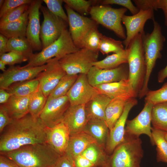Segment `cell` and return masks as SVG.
<instances>
[{
    "instance_id": "obj_40",
    "label": "cell",
    "mask_w": 167,
    "mask_h": 167,
    "mask_svg": "<svg viewBox=\"0 0 167 167\" xmlns=\"http://www.w3.org/2000/svg\"><path fill=\"white\" fill-rule=\"evenodd\" d=\"M133 1L139 10L160 9L163 11L167 10V0H134Z\"/></svg>"
},
{
    "instance_id": "obj_18",
    "label": "cell",
    "mask_w": 167,
    "mask_h": 167,
    "mask_svg": "<svg viewBox=\"0 0 167 167\" xmlns=\"http://www.w3.org/2000/svg\"><path fill=\"white\" fill-rule=\"evenodd\" d=\"M42 0H33L28 9V21L27 26L26 38L33 49L42 50L40 39L41 26L40 22V9Z\"/></svg>"
},
{
    "instance_id": "obj_48",
    "label": "cell",
    "mask_w": 167,
    "mask_h": 167,
    "mask_svg": "<svg viewBox=\"0 0 167 167\" xmlns=\"http://www.w3.org/2000/svg\"><path fill=\"white\" fill-rule=\"evenodd\" d=\"M54 167H75L72 158L65 153L62 155Z\"/></svg>"
},
{
    "instance_id": "obj_12",
    "label": "cell",
    "mask_w": 167,
    "mask_h": 167,
    "mask_svg": "<svg viewBox=\"0 0 167 167\" xmlns=\"http://www.w3.org/2000/svg\"><path fill=\"white\" fill-rule=\"evenodd\" d=\"M47 66L46 64L31 67L10 66L0 75V89L6 90L14 83L36 78Z\"/></svg>"
},
{
    "instance_id": "obj_21",
    "label": "cell",
    "mask_w": 167,
    "mask_h": 167,
    "mask_svg": "<svg viewBox=\"0 0 167 167\" xmlns=\"http://www.w3.org/2000/svg\"><path fill=\"white\" fill-rule=\"evenodd\" d=\"M85 105H70L64 114L62 122L68 128L70 135L84 130L88 121Z\"/></svg>"
},
{
    "instance_id": "obj_43",
    "label": "cell",
    "mask_w": 167,
    "mask_h": 167,
    "mask_svg": "<svg viewBox=\"0 0 167 167\" xmlns=\"http://www.w3.org/2000/svg\"><path fill=\"white\" fill-rule=\"evenodd\" d=\"M47 6L48 10L54 15L60 17L68 24V19L67 14L64 11L62 0H43Z\"/></svg>"
},
{
    "instance_id": "obj_10",
    "label": "cell",
    "mask_w": 167,
    "mask_h": 167,
    "mask_svg": "<svg viewBox=\"0 0 167 167\" xmlns=\"http://www.w3.org/2000/svg\"><path fill=\"white\" fill-rule=\"evenodd\" d=\"M153 105L145 102L144 107L139 114L131 120L126 121L124 138H138L142 134L149 137L152 144L154 146L152 136L151 112Z\"/></svg>"
},
{
    "instance_id": "obj_3",
    "label": "cell",
    "mask_w": 167,
    "mask_h": 167,
    "mask_svg": "<svg viewBox=\"0 0 167 167\" xmlns=\"http://www.w3.org/2000/svg\"><path fill=\"white\" fill-rule=\"evenodd\" d=\"M153 29L151 33L142 35L143 47L146 66V71L143 86L138 96L141 99L149 91L148 84L150 76L156 60L162 57V50L165 38L162 34L161 28L159 23L153 21Z\"/></svg>"
},
{
    "instance_id": "obj_45",
    "label": "cell",
    "mask_w": 167,
    "mask_h": 167,
    "mask_svg": "<svg viewBox=\"0 0 167 167\" xmlns=\"http://www.w3.org/2000/svg\"><path fill=\"white\" fill-rule=\"evenodd\" d=\"M31 0H5L0 8V18L2 17L13 9L24 4H30L32 1Z\"/></svg>"
},
{
    "instance_id": "obj_47",
    "label": "cell",
    "mask_w": 167,
    "mask_h": 167,
    "mask_svg": "<svg viewBox=\"0 0 167 167\" xmlns=\"http://www.w3.org/2000/svg\"><path fill=\"white\" fill-rule=\"evenodd\" d=\"M12 119L11 118L3 106H0V133L11 122Z\"/></svg>"
},
{
    "instance_id": "obj_19",
    "label": "cell",
    "mask_w": 167,
    "mask_h": 167,
    "mask_svg": "<svg viewBox=\"0 0 167 167\" xmlns=\"http://www.w3.org/2000/svg\"><path fill=\"white\" fill-rule=\"evenodd\" d=\"M98 92L89 83L87 75L80 74L66 96L70 105H85Z\"/></svg>"
},
{
    "instance_id": "obj_5",
    "label": "cell",
    "mask_w": 167,
    "mask_h": 167,
    "mask_svg": "<svg viewBox=\"0 0 167 167\" xmlns=\"http://www.w3.org/2000/svg\"><path fill=\"white\" fill-rule=\"evenodd\" d=\"M127 48L129 51L128 79L138 96L142 88L146 71L141 34L139 33L135 36L130 42Z\"/></svg>"
},
{
    "instance_id": "obj_13",
    "label": "cell",
    "mask_w": 167,
    "mask_h": 167,
    "mask_svg": "<svg viewBox=\"0 0 167 167\" xmlns=\"http://www.w3.org/2000/svg\"><path fill=\"white\" fill-rule=\"evenodd\" d=\"M70 104L67 96L47 99L39 118L45 126L52 127L62 122Z\"/></svg>"
},
{
    "instance_id": "obj_23",
    "label": "cell",
    "mask_w": 167,
    "mask_h": 167,
    "mask_svg": "<svg viewBox=\"0 0 167 167\" xmlns=\"http://www.w3.org/2000/svg\"><path fill=\"white\" fill-rule=\"evenodd\" d=\"M96 140L84 131L70 135L66 153L74 160Z\"/></svg>"
},
{
    "instance_id": "obj_15",
    "label": "cell",
    "mask_w": 167,
    "mask_h": 167,
    "mask_svg": "<svg viewBox=\"0 0 167 167\" xmlns=\"http://www.w3.org/2000/svg\"><path fill=\"white\" fill-rule=\"evenodd\" d=\"M46 64V68L36 78L39 81L40 89L48 98L60 80L66 74L59 60L56 58L49 60Z\"/></svg>"
},
{
    "instance_id": "obj_22",
    "label": "cell",
    "mask_w": 167,
    "mask_h": 167,
    "mask_svg": "<svg viewBox=\"0 0 167 167\" xmlns=\"http://www.w3.org/2000/svg\"><path fill=\"white\" fill-rule=\"evenodd\" d=\"M94 87L98 92L106 95L112 99L119 97L136 98L138 96L128 79L100 84Z\"/></svg>"
},
{
    "instance_id": "obj_49",
    "label": "cell",
    "mask_w": 167,
    "mask_h": 167,
    "mask_svg": "<svg viewBox=\"0 0 167 167\" xmlns=\"http://www.w3.org/2000/svg\"><path fill=\"white\" fill-rule=\"evenodd\" d=\"M73 160L75 167H95L91 161L81 154L76 156Z\"/></svg>"
},
{
    "instance_id": "obj_37",
    "label": "cell",
    "mask_w": 167,
    "mask_h": 167,
    "mask_svg": "<svg viewBox=\"0 0 167 167\" xmlns=\"http://www.w3.org/2000/svg\"><path fill=\"white\" fill-rule=\"evenodd\" d=\"M125 49L122 41L101 35L98 49L103 54L116 53Z\"/></svg>"
},
{
    "instance_id": "obj_30",
    "label": "cell",
    "mask_w": 167,
    "mask_h": 167,
    "mask_svg": "<svg viewBox=\"0 0 167 167\" xmlns=\"http://www.w3.org/2000/svg\"><path fill=\"white\" fill-rule=\"evenodd\" d=\"M81 154L88 159L95 167H103L109 156L105 148L97 142L90 144Z\"/></svg>"
},
{
    "instance_id": "obj_28",
    "label": "cell",
    "mask_w": 167,
    "mask_h": 167,
    "mask_svg": "<svg viewBox=\"0 0 167 167\" xmlns=\"http://www.w3.org/2000/svg\"><path fill=\"white\" fill-rule=\"evenodd\" d=\"M131 98L126 97H116L112 99L107 105L104 120L109 131L122 114L126 103Z\"/></svg>"
},
{
    "instance_id": "obj_27",
    "label": "cell",
    "mask_w": 167,
    "mask_h": 167,
    "mask_svg": "<svg viewBox=\"0 0 167 167\" xmlns=\"http://www.w3.org/2000/svg\"><path fill=\"white\" fill-rule=\"evenodd\" d=\"M28 15V10L19 19L0 26V33L8 39L26 37Z\"/></svg>"
},
{
    "instance_id": "obj_1",
    "label": "cell",
    "mask_w": 167,
    "mask_h": 167,
    "mask_svg": "<svg viewBox=\"0 0 167 167\" xmlns=\"http://www.w3.org/2000/svg\"><path fill=\"white\" fill-rule=\"evenodd\" d=\"M45 127L39 118H34L29 113L12 119L0 133V154L25 145L45 143Z\"/></svg>"
},
{
    "instance_id": "obj_6",
    "label": "cell",
    "mask_w": 167,
    "mask_h": 167,
    "mask_svg": "<svg viewBox=\"0 0 167 167\" xmlns=\"http://www.w3.org/2000/svg\"><path fill=\"white\" fill-rule=\"evenodd\" d=\"M79 49L75 44L69 31L66 29L62 31L57 40L39 52L34 54L24 66L31 67L42 66L52 58H56L59 60Z\"/></svg>"
},
{
    "instance_id": "obj_11",
    "label": "cell",
    "mask_w": 167,
    "mask_h": 167,
    "mask_svg": "<svg viewBox=\"0 0 167 167\" xmlns=\"http://www.w3.org/2000/svg\"><path fill=\"white\" fill-rule=\"evenodd\" d=\"M68 19L69 32L76 46L81 48L82 42L88 32L97 27V23L92 19L81 15L67 5H64Z\"/></svg>"
},
{
    "instance_id": "obj_51",
    "label": "cell",
    "mask_w": 167,
    "mask_h": 167,
    "mask_svg": "<svg viewBox=\"0 0 167 167\" xmlns=\"http://www.w3.org/2000/svg\"><path fill=\"white\" fill-rule=\"evenodd\" d=\"M165 24L167 27V16L165 15ZM167 77V65L164 68L161 70L158 73V81L159 83H162Z\"/></svg>"
},
{
    "instance_id": "obj_41",
    "label": "cell",
    "mask_w": 167,
    "mask_h": 167,
    "mask_svg": "<svg viewBox=\"0 0 167 167\" xmlns=\"http://www.w3.org/2000/svg\"><path fill=\"white\" fill-rule=\"evenodd\" d=\"M95 1L85 0H63V2L70 8L82 15L89 14L90 11L92 7L91 6Z\"/></svg>"
},
{
    "instance_id": "obj_2",
    "label": "cell",
    "mask_w": 167,
    "mask_h": 167,
    "mask_svg": "<svg viewBox=\"0 0 167 167\" xmlns=\"http://www.w3.org/2000/svg\"><path fill=\"white\" fill-rule=\"evenodd\" d=\"M19 167H54L61 155L46 143L23 146L0 154Z\"/></svg>"
},
{
    "instance_id": "obj_50",
    "label": "cell",
    "mask_w": 167,
    "mask_h": 167,
    "mask_svg": "<svg viewBox=\"0 0 167 167\" xmlns=\"http://www.w3.org/2000/svg\"><path fill=\"white\" fill-rule=\"evenodd\" d=\"M0 167H19L18 165L12 160L0 154Z\"/></svg>"
},
{
    "instance_id": "obj_39",
    "label": "cell",
    "mask_w": 167,
    "mask_h": 167,
    "mask_svg": "<svg viewBox=\"0 0 167 167\" xmlns=\"http://www.w3.org/2000/svg\"><path fill=\"white\" fill-rule=\"evenodd\" d=\"M145 102L153 105L167 101V82L158 89L149 90L145 95Z\"/></svg>"
},
{
    "instance_id": "obj_53",
    "label": "cell",
    "mask_w": 167,
    "mask_h": 167,
    "mask_svg": "<svg viewBox=\"0 0 167 167\" xmlns=\"http://www.w3.org/2000/svg\"><path fill=\"white\" fill-rule=\"evenodd\" d=\"M11 94L6 90L0 89V104L3 105L7 102L11 96Z\"/></svg>"
},
{
    "instance_id": "obj_44",
    "label": "cell",
    "mask_w": 167,
    "mask_h": 167,
    "mask_svg": "<svg viewBox=\"0 0 167 167\" xmlns=\"http://www.w3.org/2000/svg\"><path fill=\"white\" fill-rule=\"evenodd\" d=\"M0 55V60L4 62L6 65L10 66L29 60L28 58L24 54L14 51L9 52Z\"/></svg>"
},
{
    "instance_id": "obj_31",
    "label": "cell",
    "mask_w": 167,
    "mask_h": 167,
    "mask_svg": "<svg viewBox=\"0 0 167 167\" xmlns=\"http://www.w3.org/2000/svg\"><path fill=\"white\" fill-rule=\"evenodd\" d=\"M129 51L127 48L123 51L107 56L104 59L94 63L93 66L102 69H112L128 63Z\"/></svg>"
},
{
    "instance_id": "obj_26",
    "label": "cell",
    "mask_w": 167,
    "mask_h": 167,
    "mask_svg": "<svg viewBox=\"0 0 167 167\" xmlns=\"http://www.w3.org/2000/svg\"><path fill=\"white\" fill-rule=\"evenodd\" d=\"M30 96L25 97L11 95L8 101L2 105L12 119L22 118L29 113Z\"/></svg>"
},
{
    "instance_id": "obj_24",
    "label": "cell",
    "mask_w": 167,
    "mask_h": 167,
    "mask_svg": "<svg viewBox=\"0 0 167 167\" xmlns=\"http://www.w3.org/2000/svg\"><path fill=\"white\" fill-rule=\"evenodd\" d=\"M111 100L105 94L99 92L96 94L85 105L88 120L91 119L104 120L106 108Z\"/></svg>"
},
{
    "instance_id": "obj_56",
    "label": "cell",
    "mask_w": 167,
    "mask_h": 167,
    "mask_svg": "<svg viewBox=\"0 0 167 167\" xmlns=\"http://www.w3.org/2000/svg\"><path fill=\"white\" fill-rule=\"evenodd\" d=\"M164 136L165 139L166 141H167V132L164 131Z\"/></svg>"
},
{
    "instance_id": "obj_29",
    "label": "cell",
    "mask_w": 167,
    "mask_h": 167,
    "mask_svg": "<svg viewBox=\"0 0 167 167\" xmlns=\"http://www.w3.org/2000/svg\"><path fill=\"white\" fill-rule=\"evenodd\" d=\"M39 82L36 78L17 82L6 90L11 95L25 97L31 96L39 89Z\"/></svg>"
},
{
    "instance_id": "obj_38",
    "label": "cell",
    "mask_w": 167,
    "mask_h": 167,
    "mask_svg": "<svg viewBox=\"0 0 167 167\" xmlns=\"http://www.w3.org/2000/svg\"><path fill=\"white\" fill-rule=\"evenodd\" d=\"M101 34L99 32L97 27L91 29L83 40L81 48H86L94 50H99V46Z\"/></svg>"
},
{
    "instance_id": "obj_20",
    "label": "cell",
    "mask_w": 167,
    "mask_h": 167,
    "mask_svg": "<svg viewBox=\"0 0 167 167\" xmlns=\"http://www.w3.org/2000/svg\"><path fill=\"white\" fill-rule=\"evenodd\" d=\"M45 143L61 156L66 153L70 137L67 127L62 122L52 127L46 126Z\"/></svg>"
},
{
    "instance_id": "obj_7",
    "label": "cell",
    "mask_w": 167,
    "mask_h": 167,
    "mask_svg": "<svg viewBox=\"0 0 167 167\" xmlns=\"http://www.w3.org/2000/svg\"><path fill=\"white\" fill-rule=\"evenodd\" d=\"M127 10L124 7L114 8L107 5H101L92 6L89 14L91 18L97 24L113 31L124 40L126 34L121 22Z\"/></svg>"
},
{
    "instance_id": "obj_35",
    "label": "cell",
    "mask_w": 167,
    "mask_h": 167,
    "mask_svg": "<svg viewBox=\"0 0 167 167\" xmlns=\"http://www.w3.org/2000/svg\"><path fill=\"white\" fill-rule=\"evenodd\" d=\"M78 75L66 74L60 80L47 99L59 97L66 96L71 88Z\"/></svg>"
},
{
    "instance_id": "obj_32",
    "label": "cell",
    "mask_w": 167,
    "mask_h": 167,
    "mask_svg": "<svg viewBox=\"0 0 167 167\" xmlns=\"http://www.w3.org/2000/svg\"><path fill=\"white\" fill-rule=\"evenodd\" d=\"M151 117L153 127L167 132V101L153 105Z\"/></svg>"
},
{
    "instance_id": "obj_55",
    "label": "cell",
    "mask_w": 167,
    "mask_h": 167,
    "mask_svg": "<svg viewBox=\"0 0 167 167\" xmlns=\"http://www.w3.org/2000/svg\"><path fill=\"white\" fill-rule=\"evenodd\" d=\"M5 0H0V8L2 7L3 5Z\"/></svg>"
},
{
    "instance_id": "obj_9",
    "label": "cell",
    "mask_w": 167,
    "mask_h": 167,
    "mask_svg": "<svg viewBox=\"0 0 167 167\" xmlns=\"http://www.w3.org/2000/svg\"><path fill=\"white\" fill-rule=\"evenodd\" d=\"M40 10L43 14L44 18L41 26L40 34L43 49L59 38L62 31L67 29L68 23L53 14L47 7L42 5Z\"/></svg>"
},
{
    "instance_id": "obj_36",
    "label": "cell",
    "mask_w": 167,
    "mask_h": 167,
    "mask_svg": "<svg viewBox=\"0 0 167 167\" xmlns=\"http://www.w3.org/2000/svg\"><path fill=\"white\" fill-rule=\"evenodd\" d=\"M47 98L40 88L37 91L31 96L29 105V113L33 118L36 119L39 118Z\"/></svg>"
},
{
    "instance_id": "obj_4",
    "label": "cell",
    "mask_w": 167,
    "mask_h": 167,
    "mask_svg": "<svg viewBox=\"0 0 167 167\" xmlns=\"http://www.w3.org/2000/svg\"><path fill=\"white\" fill-rule=\"evenodd\" d=\"M139 138L125 137L124 141L109 155L103 167H140L143 156Z\"/></svg>"
},
{
    "instance_id": "obj_42",
    "label": "cell",
    "mask_w": 167,
    "mask_h": 167,
    "mask_svg": "<svg viewBox=\"0 0 167 167\" xmlns=\"http://www.w3.org/2000/svg\"><path fill=\"white\" fill-rule=\"evenodd\" d=\"M30 4L22 5L11 10L0 18V26L14 21L19 19L28 10Z\"/></svg>"
},
{
    "instance_id": "obj_17",
    "label": "cell",
    "mask_w": 167,
    "mask_h": 167,
    "mask_svg": "<svg viewBox=\"0 0 167 167\" xmlns=\"http://www.w3.org/2000/svg\"><path fill=\"white\" fill-rule=\"evenodd\" d=\"M137 103L135 98L129 99L126 103L121 115L110 130L105 146V151L108 155H110L115 148L124 140L125 128L128 114L131 109Z\"/></svg>"
},
{
    "instance_id": "obj_14",
    "label": "cell",
    "mask_w": 167,
    "mask_h": 167,
    "mask_svg": "<svg viewBox=\"0 0 167 167\" xmlns=\"http://www.w3.org/2000/svg\"><path fill=\"white\" fill-rule=\"evenodd\" d=\"M128 63L112 69H102L93 66L87 74L90 84L94 87L100 84L120 81L128 78Z\"/></svg>"
},
{
    "instance_id": "obj_52",
    "label": "cell",
    "mask_w": 167,
    "mask_h": 167,
    "mask_svg": "<svg viewBox=\"0 0 167 167\" xmlns=\"http://www.w3.org/2000/svg\"><path fill=\"white\" fill-rule=\"evenodd\" d=\"M8 38L0 34V55L6 53Z\"/></svg>"
},
{
    "instance_id": "obj_46",
    "label": "cell",
    "mask_w": 167,
    "mask_h": 167,
    "mask_svg": "<svg viewBox=\"0 0 167 167\" xmlns=\"http://www.w3.org/2000/svg\"><path fill=\"white\" fill-rule=\"evenodd\" d=\"M101 3L103 5L117 4L122 6L128 9L133 15L137 14L139 11L130 0H104L101 1Z\"/></svg>"
},
{
    "instance_id": "obj_54",
    "label": "cell",
    "mask_w": 167,
    "mask_h": 167,
    "mask_svg": "<svg viewBox=\"0 0 167 167\" xmlns=\"http://www.w3.org/2000/svg\"><path fill=\"white\" fill-rule=\"evenodd\" d=\"M6 63L3 61L0 60V69L3 72H4L6 70Z\"/></svg>"
},
{
    "instance_id": "obj_33",
    "label": "cell",
    "mask_w": 167,
    "mask_h": 167,
    "mask_svg": "<svg viewBox=\"0 0 167 167\" xmlns=\"http://www.w3.org/2000/svg\"><path fill=\"white\" fill-rule=\"evenodd\" d=\"M33 50L26 37H13L8 39L6 52L11 51L18 52L25 55L29 59L34 54Z\"/></svg>"
},
{
    "instance_id": "obj_34",
    "label": "cell",
    "mask_w": 167,
    "mask_h": 167,
    "mask_svg": "<svg viewBox=\"0 0 167 167\" xmlns=\"http://www.w3.org/2000/svg\"><path fill=\"white\" fill-rule=\"evenodd\" d=\"M152 132L154 145L156 146L157 161L167 164V141L164 137V131L152 127Z\"/></svg>"
},
{
    "instance_id": "obj_8",
    "label": "cell",
    "mask_w": 167,
    "mask_h": 167,
    "mask_svg": "<svg viewBox=\"0 0 167 167\" xmlns=\"http://www.w3.org/2000/svg\"><path fill=\"white\" fill-rule=\"evenodd\" d=\"M99 50L82 48L68 54L59 60L62 69L66 74H87L97 61Z\"/></svg>"
},
{
    "instance_id": "obj_57",
    "label": "cell",
    "mask_w": 167,
    "mask_h": 167,
    "mask_svg": "<svg viewBox=\"0 0 167 167\" xmlns=\"http://www.w3.org/2000/svg\"><path fill=\"white\" fill-rule=\"evenodd\" d=\"M164 15H166L167 16V13H164Z\"/></svg>"
},
{
    "instance_id": "obj_25",
    "label": "cell",
    "mask_w": 167,
    "mask_h": 167,
    "mask_svg": "<svg viewBox=\"0 0 167 167\" xmlns=\"http://www.w3.org/2000/svg\"><path fill=\"white\" fill-rule=\"evenodd\" d=\"M84 131L105 148L109 137V130L104 120L91 119L88 120Z\"/></svg>"
},
{
    "instance_id": "obj_58",
    "label": "cell",
    "mask_w": 167,
    "mask_h": 167,
    "mask_svg": "<svg viewBox=\"0 0 167 167\" xmlns=\"http://www.w3.org/2000/svg\"><path fill=\"white\" fill-rule=\"evenodd\" d=\"M164 13H167V10L166 11H164Z\"/></svg>"
},
{
    "instance_id": "obj_16",
    "label": "cell",
    "mask_w": 167,
    "mask_h": 167,
    "mask_svg": "<svg viewBox=\"0 0 167 167\" xmlns=\"http://www.w3.org/2000/svg\"><path fill=\"white\" fill-rule=\"evenodd\" d=\"M153 11L152 9L140 10L135 15L123 16L122 22L126 31V37L122 41L125 49H127L130 42L136 35L140 33L142 35L145 33L144 27L148 20H155Z\"/></svg>"
}]
</instances>
